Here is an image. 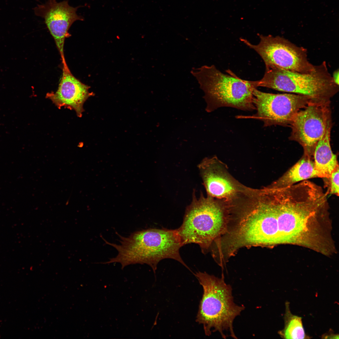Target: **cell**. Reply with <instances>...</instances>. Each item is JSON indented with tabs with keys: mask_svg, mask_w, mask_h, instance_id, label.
Returning a JSON list of instances; mask_svg holds the SVG:
<instances>
[{
	"mask_svg": "<svg viewBox=\"0 0 339 339\" xmlns=\"http://www.w3.org/2000/svg\"><path fill=\"white\" fill-rule=\"evenodd\" d=\"M226 72L228 74L223 73L214 65L191 70L205 93L206 111L210 112L224 107L245 111L256 110L253 94L257 87L256 81L244 80L231 70Z\"/></svg>",
	"mask_w": 339,
	"mask_h": 339,
	"instance_id": "cell-5",
	"label": "cell"
},
{
	"mask_svg": "<svg viewBox=\"0 0 339 339\" xmlns=\"http://www.w3.org/2000/svg\"><path fill=\"white\" fill-rule=\"evenodd\" d=\"M259 43H250L246 39L240 40L256 51L263 60L266 67H276L287 71L308 73L313 72L315 65L307 58L306 49L297 46L285 39L259 34Z\"/></svg>",
	"mask_w": 339,
	"mask_h": 339,
	"instance_id": "cell-7",
	"label": "cell"
},
{
	"mask_svg": "<svg viewBox=\"0 0 339 339\" xmlns=\"http://www.w3.org/2000/svg\"><path fill=\"white\" fill-rule=\"evenodd\" d=\"M80 7L70 6L68 0L60 2L56 0H48L45 3L38 5L34 8L35 15L44 19L55 41L62 62L66 61L64 46L66 38L70 36L68 32L69 28L74 22L83 20V18L76 13Z\"/></svg>",
	"mask_w": 339,
	"mask_h": 339,
	"instance_id": "cell-10",
	"label": "cell"
},
{
	"mask_svg": "<svg viewBox=\"0 0 339 339\" xmlns=\"http://www.w3.org/2000/svg\"><path fill=\"white\" fill-rule=\"evenodd\" d=\"M258 87L309 97L316 101H330L339 90L325 61L315 65V70L304 73L276 67H266L263 78L256 81Z\"/></svg>",
	"mask_w": 339,
	"mask_h": 339,
	"instance_id": "cell-6",
	"label": "cell"
},
{
	"mask_svg": "<svg viewBox=\"0 0 339 339\" xmlns=\"http://www.w3.org/2000/svg\"><path fill=\"white\" fill-rule=\"evenodd\" d=\"M326 181V185L328 187L327 193L339 196V166L332 172L330 176L328 178H323Z\"/></svg>",
	"mask_w": 339,
	"mask_h": 339,
	"instance_id": "cell-16",
	"label": "cell"
},
{
	"mask_svg": "<svg viewBox=\"0 0 339 339\" xmlns=\"http://www.w3.org/2000/svg\"><path fill=\"white\" fill-rule=\"evenodd\" d=\"M331 126L332 123L327 126L314 150L313 157L318 177H329L332 172L339 166L337 155L333 153L331 146Z\"/></svg>",
	"mask_w": 339,
	"mask_h": 339,
	"instance_id": "cell-13",
	"label": "cell"
},
{
	"mask_svg": "<svg viewBox=\"0 0 339 339\" xmlns=\"http://www.w3.org/2000/svg\"><path fill=\"white\" fill-rule=\"evenodd\" d=\"M330 101H311L299 111L290 125L289 138L299 143L304 155L312 158L318 142L331 123Z\"/></svg>",
	"mask_w": 339,
	"mask_h": 339,
	"instance_id": "cell-8",
	"label": "cell"
},
{
	"mask_svg": "<svg viewBox=\"0 0 339 339\" xmlns=\"http://www.w3.org/2000/svg\"><path fill=\"white\" fill-rule=\"evenodd\" d=\"M322 337L325 338H339L338 335L334 334L332 333L325 334Z\"/></svg>",
	"mask_w": 339,
	"mask_h": 339,
	"instance_id": "cell-18",
	"label": "cell"
},
{
	"mask_svg": "<svg viewBox=\"0 0 339 339\" xmlns=\"http://www.w3.org/2000/svg\"><path fill=\"white\" fill-rule=\"evenodd\" d=\"M339 71L337 70L335 71L332 76V78L335 83L339 85Z\"/></svg>",
	"mask_w": 339,
	"mask_h": 339,
	"instance_id": "cell-17",
	"label": "cell"
},
{
	"mask_svg": "<svg viewBox=\"0 0 339 339\" xmlns=\"http://www.w3.org/2000/svg\"><path fill=\"white\" fill-rule=\"evenodd\" d=\"M316 177H318L312 158L303 155L297 162L269 187L284 188Z\"/></svg>",
	"mask_w": 339,
	"mask_h": 339,
	"instance_id": "cell-14",
	"label": "cell"
},
{
	"mask_svg": "<svg viewBox=\"0 0 339 339\" xmlns=\"http://www.w3.org/2000/svg\"><path fill=\"white\" fill-rule=\"evenodd\" d=\"M187 207L183 223L176 230L182 246L197 244L202 251L208 252L214 241L225 233L230 217V210L208 196L194 193Z\"/></svg>",
	"mask_w": 339,
	"mask_h": 339,
	"instance_id": "cell-4",
	"label": "cell"
},
{
	"mask_svg": "<svg viewBox=\"0 0 339 339\" xmlns=\"http://www.w3.org/2000/svg\"><path fill=\"white\" fill-rule=\"evenodd\" d=\"M253 94L256 110L253 118L262 121L266 127L290 126L298 112L313 101L307 96L267 93L256 89H254Z\"/></svg>",
	"mask_w": 339,
	"mask_h": 339,
	"instance_id": "cell-9",
	"label": "cell"
},
{
	"mask_svg": "<svg viewBox=\"0 0 339 339\" xmlns=\"http://www.w3.org/2000/svg\"><path fill=\"white\" fill-rule=\"evenodd\" d=\"M62 64V74L58 89L55 92L47 93L46 97L58 108L64 107L73 110L78 116L81 117L84 111V103L93 93L89 92L90 87L72 73L66 62Z\"/></svg>",
	"mask_w": 339,
	"mask_h": 339,
	"instance_id": "cell-11",
	"label": "cell"
},
{
	"mask_svg": "<svg viewBox=\"0 0 339 339\" xmlns=\"http://www.w3.org/2000/svg\"><path fill=\"white\" fill-rule=\"evenodd\" d=\"M195 275L203 289L196 321L203 325L207 336L218 331L224 339L237 338L233 322L245 307L234 303L231 286L225 282L223 275L219 278L199 272Z\"/></svg>",
	"mask_w": 339,
	"mask_h": 339,
	"instance_id": "cell-3",
	"label": "cell"
},
{
	"mask_svg": "<svg viewBox=\"0 0 339 339\" xmlns=\"http://www.w3.org/2000/svg\"><path fill=\"white\" fill-rule=\"evenodd\" d=\"M216 160L215 158H206L198 164L203 185L208 196L213 198H230L236 193V186L221 171Z\"/></svg>",
	"mask_w": 339,
	"mask_h": 339,
	"instance_id": "cell-12",
	"label": "cell"
},
{
	"mask_svg": "<svg viewBox=\"0 0 339 339\" xmlns=\"http://www.w3.org/2000/svg\"><path fill=\"white\" fill-rule=\"evenodd\" d=\"M269 192V201L260 208L255 219L262 242L268 247L282 244L304 245L311 235L313 221L300 209L277 201Z\"/></svg>",
	"mask_w": 339,
	"mask_h": 339,
	"instance_id": "cell-2",
	"label": "cell"
},
{
	"mask_svg": "<svg viewBox=\"0 0 339 339\" xmlns=\"http://www.w3.org/2000/svg\"><path fill=\"white\" fill-rule=\"evenodd\" d=\"M119 244L110 243L103 238L105 243L116 250L117 255L105 263L118 262L122 268L132 264H146L155 272L158 263L164 259H172L188 267L179 253L182 246L176 229L150 228L135 231L127 237L118 233Z\"/></svg>",
	"mask_w": 339,
	"mask_h": 339,
	"instance_id": "cell-1",
	"label": "cell"
},
{
	"mask_svg": "<svg viewBox=\"0 0 339 339\" xmlns=\"http://www.w3.org/2000/svg\"><path fill=\"white\" fill-rule=\"evenodd\" d=\"M285 306L284 328L278 332L280 336L287 339L309 338V337L305 333L302 318L292 314L289 302H286Z\"/></svg>",
	"mask_w": 339,
	"mask_h": 339,
	"instance_id": "cell-15",
	"label": "cell"
}]
</instances>
